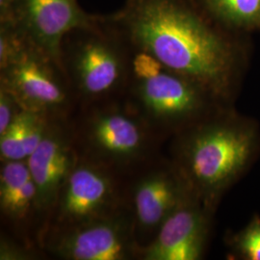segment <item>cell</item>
I'll return each instance as SVG.
<instances>
[{
	"label": "cell",
	"mask_w": 260,
	"mask_h": 260,
	"mask_svg": "<svg viewBox=\"0 0 260 260\" xmlns=\"http://www.w3.org/2000/svg\"><path fill=\"white\" fill-rule=\"evenodd\" d=\"M130 48L146 52L205 93L220 94L235 72V47L226 29L195 0H126L106 16Z\"/></svg>",
	"instance_id": "obj_1"
},
{
	"label": "cell",
	"mask_w": 260,
	"mask_h": 260,
	"mask_svg": "<svg viewBox=\"0 0 260 260\" xmlns=\"http://www.w3.org/2000/svg\"><path fill=\"white\" fill-rule=\"evenodd\" d=\"M130 48L106 16L77 27L62 42L61 63L69 82L88 99H96L121 88L130 77Z\"/></svg>",
	"instance_id": "obj_2"
},
{
	"label": "cell",
	"mask_w": 260,
	"mask_h": 260,
	"mask_svg": "<svg viewBox=\"0 0 260 260\" xmlns=\"http://www.w3.org/2000/svg\"><path fill=\"white\" fill-rule=\"evenodd\" d=\"M252 134L229 125H211L199 130L185 148L184 163L191 180L205 194L229 184L251 156Z\"/></svg>",
	"instance_id": "obj_3"
},
{
	"label": "cell",
	"mask_w": 260,
	"mask_h": 260,
	"mask_svg": "<svg viewBox=\"0 0 260 260\" xmlns=\"http://www.w3.org/2000/svg\"><path fill=\"white\" fill-rule=\"evenodd\" d=\"M131 58L132 91L155 120L180 121L201 108L205 91L182 75L168 70L155 58L134 50Z\"/></svg>",
	"instance_id": "obj_4"
},
{
	"label": "cell",
	"mask_w": 260,
	"mask_h": 260,
	"mask_svg": "<svg viewBox=\"0 0 260 260\" xmlns=\"http://www.w3.org/2000/svg\"><path fill=\"white\" fill-rule=\"evenodd\" d=\"M68 81L62 66L29 40L19 54L0 69V86L28 111L44 113L62 106L68 99Z\"/></svg>",
	"instance_id": "obj_5"
},
{
	"label": "cell",
	"mask_w": 260,
	"mask_h": 260,
	"mask_svg": "<svg viewBox=\"0 0 260 260\" xmlns=\"http://www.w3.org/2000/svg\"><path fill=\"white\" fill-rule=\"evenodd\" d=\"M96 19L98 16L82 10L77 0H16L13 23L62 66L61 48L66 35Z\"/></svg>",
	"instance_id": "obj_6"
},
{
	"label": "cell",
	"mask_w": 260,
	"mask_h": 260,
	"mask_svg": "<svg viewBox=\"0 0 260 260\" xmlns=\"http://www.w3.org/2000/svg\"><path fill=\"white\" fill-rule=\"evenodd\" d=\"M52 250L65 259H127L133 251L129 224L121 217L102 216L70 225Z\"/></svg>",
	"instance_id": "obj_7"
},
{
	"label": "cell",
	"mask_w": 260,
	"mask_h": 260,
	"mask_svg": "<svg viewBox=\"0 0 260 260\" xmlns=\"http://www.w3.org/2000/svg\"><path fill=\"white\" fill-rule=\"evenodd\" d=\"M206 224L198 208L181 202L159 228L145 250L147 260H196L204 251Z\"/></svg>",
	"instance_id": "obj_8"
},
{
	"label": "cell",
	"mask_w": 260,
	"mask_h": 260,
	"mask_svg": "<svg viewBox=\"0 0 260 260\" xmlns=\"http://www.w3.org/2000/svg\"><path fill=\"white\" fill-rule=\"evenodd\" d=\"M112 199L110 179L87 165L75 166L59 194L58 217L74 225L102 217Z\"/></svg>",
	"instance_id": "obj_9"
},
{
	"label": "cell",
	"mask_w": 260,
	"mask_h": 260,
	"mask_svg": "<svg viewBox=\"0 0 260 260\" xmlns=\"http://www.w3.org/2000/svg\"><path fill=\"white\" fill-rule=\"evenodd\" d=\"M26 162L37 189L36 205L47 208L58 200L62 186L75 167L74 152L62 134L48 128Z\"/></svg>",
	"instance_id": "obj_10"
},
{
	"label": "cell",
	"mask_w": 260,
	"mask_h": 260,
	"mask_svg": "<svg viewBox=\"0 0 260 260\" xmlns=\"http://www.w3.org/2000/svg\"><path fill=\"white\" fill-rule=\"evenodd\" d=\"M89 137L95 149L116 160H128L138 155L145 143L139 122L120 111L96 115L90 124Z\"/></svg>",
	"instance_id": "obj_11"
},
{
	"label": "cell",
	"mask_w": 260,
	"mask_h": 260,
	"mask_svg": "<svg viewBox=\"0 0 260 260\" xmlns=\"http://www.w3.org/2000/svg\"><path fill=\"white\" fill-rule=\"evenodd\" d=\"M182 202L180 187L166 173H153L135 186L133 205L135 219L142 230L160 228Z\"/></svg>",
	"instance_id": "obj_12"
},
{
	"label": "cell",
	"mask_w": 260,
	"mask_h": 260,
	"mask_svg": "<svg viewBox=\"0 0 260 260\" xmlns=\"http://www.w3.org/2000/svg\"><path fill=\"white\" fill-rule=\"evenodd\" d=\"M200 7L228 31L260 29V0H195Z\"/></svg>",
	"instance_id": "obj_13"
},
{
	"label": "cell",
	"mask_w": 260,
	"mask_h": 260,
	"mask_svg": "<svg viewBox=\"0 0 260 260\" xmlns=\"http://www.w3.org/2000/svg\"><path fill=\"white\" fill-rule=\"evenodd\" d=\"M30 111L21 110L9 127L0 134V154L4 161L26 159L25 142Z\"/></svg>",
	"instance_id": "obj_14"
},
{
	"label": "cell",
	"mask_w": 260,
	"mask_h": 260,
	"mask_svg": "<svg viewBox=\"0 0 260 260\" xmlns=\"http://www.w3.org/2000/svg\"><path fill=\"white\" fill-rule=\"evenodd\" d=\"M31 178L27 162L5 161L0 173V205H5Z\"/></svg>",
	"instance_id": "obj_15"
},
{
	"label": "cell",
	"mask_w": 260,
	"mask_h": 260,
	"mask_svg": "<svg viewBox=\"0 0 260 260\" xmlns=\"http://www.w3.org/2000/svg\"><path fill=\"white\" fill-rule=\"evenodd\" d=\"M36 197L37 189L31 178L5 205H1V209L12 218H21L25 216L32 205H36Z\"/></svg>",
	"instance_id": "obj_16"
},
{
	"label": "cell",
	"mask_w": 260,
	"mask_h": 260,
	"mask_svg": "<svg viewBox=\"0 0 260 260\" xmlns=\"http://www.w3.org/2000/svg\"><path fill=\"white\" fill-rule=\"evenodd\" d=\"M236 249L245 258L260 260V219L255 218L235 240Z\"/></svg>",
	"instance_id": "obj_17"
},
{
	"label": "cell",
	"mask_w": 260,
	"mask_h": 260,
	"mask_svg": "<svg viewBox=\"0 0 260 260\" xmlns=\"http://www.w3.org/2000/svg\"><path fill=\"white\" fill-rule=\"evenodd\" d=\"M21 110L23 109L14 95L0 86V134L9 127Z\"/></svg>",
	"instance_id": "obj_18"
},
{
	"label": "cell",
	"mask_w": 260,
	"mask_h": 260,
	"mask_svg": "<svg viewBox=\"0 0 260 260\" xmlns=\"http://www.w3.org/2000/svg\"><path fill=\"white\" fill-rule=\"evenodd\" d=\"M16 0H0V23L13 22Z\"/></svg>",
	"instance_id": "obj_19"
}]
</instances>
